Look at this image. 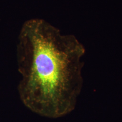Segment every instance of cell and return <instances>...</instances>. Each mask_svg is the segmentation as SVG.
I'll use <instances>...</instances> for the list:
<instances>
[{
    "label": "cell",
    "mask_w": 122,
    "mask_h": 122,
    "mask_svg": "<svg viewBox=\"0 0 122 122\" xmlns=\"http://www.w3.org/2000/svg\"><path fill=\"white\" fill-rule=\"evenodd\" d=\"M85 49L76 38L63 35L41 19L23 25L17 48L18 86L23 104L32 111L57 118L75 108L82 87Z\"/></svg>",
    "instance_id": "cell-1"
}]
</instances>
